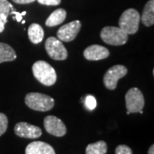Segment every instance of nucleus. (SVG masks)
Instances as JSON below:
<instances>
[{
    "label": "nucleus",
    "instance_id": "1",
    "mask_svg": "<svg viewBox=\"0 0 154 154\" xmlns=\"http://www.w3.org/2000/svg\"><path fill=\"white\" fill-rule=\"evenodd\" d=\"M34 77L45 86H52L57 82V73L54 68L45 61H37L33 65Z\"/></svg>",
    "mask_w": 154,
    "mask_h": 154
},
{
    "label": "nucleus",
    "instance_id": "2",
    "mask_svg": "<svg viewBox=\"0 0 154 154\" xmlns=\"http://www.w3.org/2000/svg\"><path fill=\"white\" fill-rule=\"evenodd\" d=\"M25 103L32 110L45 112L53 108L55 101L51 97L45 94L29 93L25 97Z\"/></svg>",
    "mask_w": 154,
    "mask_h": 154
},
{
    "label": "nucleus",
    "instance_id": "3",
    "mask_svg": "<svg viewBox=\"0 0 154 154\" xmlns=\"http://www.w3.org/2000/svg\"><path fill=\"white\" fill-rule=\"evenodd\" d=\"M140 22V16L139 12L134 9H128L122 14L118 23L119 28L129 35L137 33Z\"/></svg>",
    "mask_w": 154,
    "mask_h": 154
},
{
    "label": "nucleus",
    "instance_id": "4",
    "mask_svg": "<svg viewBox=\"0 0 154 154\" xmlns=\"http://www.w3.org/2000/svg\"><path fill=\"white\" fill-rule=\"evenodd\" d=\"M102 40L111 45H122L126 44L128 39V34L122 29L116 27H105L100 32Z\"/></svg>",
    "mask_w": 154,
    "mask_h": 154
},
{
    "label": "nucleus",
    "instance_id": "5",
    "mask_svg": "<svg viewBox=\"0 0 154 154\" xmlns=\"http://www.w3.org/2000/svg\"><path fill=\"white\" fill-rule=\"evenodd\" d=\"M127 115L130 113H137L144 108L145 99L141 91L137 88H130L125 95Z\"/></svg>",
    "mask_w": 154,
    "mask_h": 154
},
{
    "label": "nucleus",
    "instance_id": "6",
    "mask_svg": "<svg viewBox=\"0 0 154 154\" xmlns=\"http://www.w3.org/2000/svg\"><path fill=\"white\" fill-rule=\"evenodd\" d=\"M45 47L51 58L57 61L65 60L68 57V51L60 39L50 37L46 39Z\"/></svg>",
    "mask_w": 154,
    "mask_h": 154
},
{
    "label": "nucleus",
    "instance_id": "7",
    "mask_svg": "<svg viewBox=\"0 0 154 154\" xmlns=\"http://www.w3.org/2000/svg\"><path fill=\"white\" fill-rule=\"evenodd\" d=\"M128 73V69L125 66L117 64L109 69L104 75L103 82L105 88L109 90H114L117 87L118 81L124 77Z\"/></svg>",
    "mask_w": 154,
    "mask_h": 154
},
{
    "label": "nucleus",
    "instance_id": "8",
    "mask_svg": "<svg viewBox=\"0 0 154 154\" xmlns=\"http://www.w3.org/2000/svg\"><path fill=\"white\" fill-rule=\"evenodd\" d=\"M44 126L46 132L57 137L64 136L67 128L63 122L55 116H48L44 119Z\"/></svg>",
    "mask_w": 154,
    "mask_h": 154
},
{
    "label": "nucleus",
    "instance_id": "9",
    "mask_svg": "<svg viewBox=\"0 0 154 154\" xmlns=\"http://www.w3.org/2000/svg\"><path fill=\"white\" fill-rule=\"evenodd\" d=\"M81 28L82 24L78 20L69 22L58 29L57 33V38L60 39L62 42H70L75 38Z\"/></svg>",
    "mask_w": 154,
    "mask_h": 154
},
{
    "label": "nucleus",
    "instance_id": "10",
    "mask_svg": "<svg viewBox=\"0 0 154 154\" xmlns=\"http://www.w3.org/2000/svg\"><path fill=\"white\" fill-rule=\"evenodd\" d=\"M14 131L17 136L27 139H37L42 135L40 128L25 122L17 123L14 128Z\"/></svg>",
    "mask_w": 154,
    "mask_h": 154
},
{
    "label": "nucleus",
    "instance_id": "11",
    "mask_svg": "<svg viewBox=\"0 0 154 154\" xmlns=\"http://www.w3.org/2000/svg\"><path fill=\"white\" fill-rule=\"evenodd\" d=\"M84 57L89 61H99L107 58L110 51L106 47L99 45H93L88 46L84 51Z\"/></svg>",
    "mask_w": 154,
    "mask_h": 154
},
{
    "label": "nucleus",
    "instance_id": "12",
    "mask_svg": "<svg viewBox=\"0 0 154 154\" xmlns=\"http://www.w3.org/2000/svg\"><path fill=\"white\" fill-rule=\"evenodd\" d=\"M26 154H56L55 150L49 144L43 141H33L25 150Z\"/></svg>",
    "mask_w": 154,
    "mask_h": 154
},
{
    "label": "nucleus",
    "instance_id": "13",
    "mask_svg": "<svg viewBox=\"0 0 154 154\" xmlns=\"http://www.w3.org/2000/svg\"><path fill=\"white\" fill-rule=\"evenodd\" d=\"M140 20L145 26L151 27L154 24V0H149L145 5Z\"/></svg>",
    "mask_w": 154,
    "mask_h": 154
},
{
    "label": "nucleus",
    "instance_id": "14",
    "mask_svg": "<svg viewBox=\"0 0 154 154\" xmlns=\"http://www.w3.org/2000/svg\"><path fill=\"white\" fill-rule=\"evenodd\" d=\"M28 38L33 44L40 43L44 38V30L40 25L33 23L29 26L28 30Z\"/></svg>",
    "mask_w": 154,
    "mask_h": 154
},
{
    "label": "nucleus",
    "instance_id": "15",
    "mask_svg": "<svg viewBox=\"0 0 154 154\" xmlns=\"http://www.w3.org/2000/svg\"><path fill=\"white\" fill-rule=\"evenodd\" d=\"M67 12L63 9H57L55 11H53L50 17L47 18L45 25L47 27H55L61 24L66 19Z\"/></svg>",
    "mask_w": 154,
    "mask_h": 154
},
{
    "label": "nucleus",
    "instance_id": "16",
    "mask_svg": "<svg viewBox=\"0 0 154 154\" xmlns=\"http://www.w3.org/2000/svg\"><path fill=\"white\" fill-rule=\"evenodd\" d=\"M17 54L11 45L5 43H0V63L5 62L16 60Z\"/></svg>",
    "mask_w": 154,
    "mask_h": 154
},
{
    "label": "nucleus",
    "instance_id": "17",
    "mask_svg": "<svg viewBox=\"0 0 154 154\" xmlns=\"http://www.w3.org/2000/svg\"><path fill=\"white\" fill-rule=\"evenodd\" d=\"M108 150L107 144L104 140H99L88 145L86 154H106Z\"/></svg>",
    "mask_w": 154,
    "mask_h": 154
},
{
    "label": "nucleus",
    "instance_id": "18",
    "mask_svg": "<svg viewBox=\"0 0 154 154\" xmlns=\"http://www.w3.org/2000/svg\"><path fill=\"white\" fill-rule=\"evenodd\" d=\"M13 9V5L8 0H0V17L5 23L7 22L8 16Z\"/></svg>",
    "mask_w": 154,
    "mask_h": 154
},
{
    "label": "nucleus",
    "instance_id": "19",
    "mask_svg": "<svg viewBox=\"0 0 154 154\" xmlns=\"http://www.w3.org/2000/svg\"><path fill=\"white\" fill-rule=\"evenodd\" d=\"M8 128V118L4 113H0V136L3 135Z\"/></svg>",
    "mask_w": 154,
    "mask_h": 154
},
{
    "label": "nucleus",
    "instance_id": "20",
    "mask_svg": "<svg viewBox=\"0 0 154 154\" xmlns=\"http://www.w3.org/2000/svg\"><path fill=\"white\" fill-rule=\"evenodd\" d=\"M85 105H86L88 110H94V109H95V107L97 106L96 99L92 95H88L85 99Z\"/></svg>",
    "mask_w": 154,
    "mask_h": 154
},
{
    "label": "nucleus",
    "instance_id": "21",
    "mask_svg": "<svg viewBox=\"0 0 154 154\" xmlns=\"http://www.w3.org/2000/svg\"><path fill=\"white\" fill-rule=\"evenodd\" d=\"M116 154H133L132 149L126 145H119L116 146L115 151Z\"/></svg>",
    "mask_w": 154,
    "mask_h": 154
},
{
    "label": "nucleus",
    "instance_id": "22",
    "mask_svg": "<svg viewBox=\"0 0 154 154\" xmlns=\"http://www.w3.org/2000/svg\"><path fill=\"white\" fill-rule=\"evenodd\" d=\"M39 4L43 5L48 6H56L60 5L61 0H37Z\"/></svg>",
    "mask_w": 154,
    "mask_h": 154
},
{
    "label": "nucleus",
    "instance_id": "23",
    "mask_svg": "<svg viewBox=\"0 0 154 154\" xmlns=\"http://www.w3.org/2000/svg\"><path fill=\"white\" fill-rule=\"evenodd\" d=\"M11 14L12 15H15V18L18 22H21V21L22 20V13L20 12H17L16 11H11Z\"/></svg>",
    "mask_w": 154,
    "mask_h": 154
},
{
    "label": "nucleus",
    "instance_id": "24",
    "mask_svg": "<svg viewBox=\"0 0 154 154\" xmlns=\"http://www.w3.org/2000/svg\"><path fill=\"white\" fill-rule=\"evenodd\" d=\"M12 1L15 2L16 4H19V5H26V4L33 3L35 0H12Z\"/></svg>",
    "mask_w": 154,
    "mask_h": 154
},
{
    "label": "nucleus",
    "instance_id": "25",
    "mask_svg": "<svg viewBox=\"0 0 154 154\" xmlns=\"http://www.w3.org/2000/svg\"><path fill=\"white\" fill-rule=\"evenodd\" d=\"M5 22H3V20L1 19V17H0V33H2L4 30H5Z\"/></svg>",
    "mask_w": 154,
    "mask_h": 154
},
{
    "label": "nucleus",
    "instance_id": "26",
    "mask_svg": "<svg viewBox=\"0 0 154 154\" xmlns=\"http://www.w3.org/2000/svg\"><path fill=\"white\" fill-rule=\"evenodd\" d=\"M148 154H154V145H152L148 150Z\"/></svg>",
    "mask_w": 154,
    "mask_h": 154
},
{
    "label": "nucleus",
    "instance_id": "27",
    "mask_svg": "<svg viewBox=\"0 0 154 154\" xmlns=\"http://www.w3.org/2000/svg\"><path fill=\"white\" fill-rule=\"evenodd\" d=\"M26 14H27V12H26V11H23V12H22V17H23V16H25V15H26Z\"/></svg>",
    "mask_w": 154,
    "mask_h": 154
},
{
    "label": "nucleus",
    "instance_id": "28",
    "mask_svg": "<svg viewBox=\"0 0 154 154\" xmlns=\"http://www.w3.org/2000/svg\"><path fill=\"white\" fill-rule=\"evenodd\" d=\"M21 22H22V24H24V23H25V22H25V21H24V20H22V21H21Z\"/></svg>",
    "mask_w": 154,
    "mask_h": 154
}]
</instances>
